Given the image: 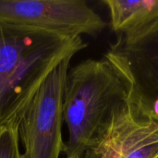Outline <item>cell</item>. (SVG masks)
Instances as JSON below:
<instances>
[{"label": "cell", "mask_w": 158, "mask_h": 158, "mask_svg": "<svg viewBox=\"0 0 158 158\" xmlns=\"http://www.w3.org/2000/svg\"><path fill=\"white\" fill-rule=\"evenodd\" d=\"M65 158H81V157H78V156H71V157H65Z\"/></svg>", "instance_id": "9"}, {"label": "cell", "mask_w": 158, "mask_h": 158, "mask_svg": "<svg viewBox=\"0 0 158 158\" xmlns=\"http://www.w3.org/2000/svg\"><path fill=\"white\" fill-rule=\"evenodd\" d=\"M83 158H158V121L128 99Z\"/></svg>", "instance_id": "6"}, {"label": "cell", "mask_w": 158, "mask_h": 158, "mask_svg": "<svg viewBox=\"0 0 158 158\" xmlns=\"http://www.w3.org/2000/svg\"><path fill=\"white\" fill-rule=\"evenodd\" d=\"M105 58L123 81L131 105L158 121V19L118 35Z\"/></svg>", "instance_id": "3"}, {"label": "cell", "mask_w": 158, "mask_h": 158, "mask_svg": "<svg viewBox=\"0 0 158 158\" xmlns=\"http://www.w3.org/2000/svg\"><path fill=\"white\" fill-rule=\"evenodd\" d=\"M111 26L118 35L138 31L158 19V0H105Z\"/></svg>", "instance_id": "7"}, {"label": "cell", "mask_w": 158, "mask_h": 158, "mask_svg": "<svg viewBox=\"0 0 158 158\" xmlns=\"http://www.w3.org/2000/svg\"><path fill=\"white\" fill-rule=\"evenodd\" d=\"M127 102L125 84L105 57L87 59L69 69L63 105L69 130L66 157L83 158Z\"/></svg>", "instance_id": "2"}, {"label": "cell", "mask_w": 158, "mask_h": 158, "mask_svg": "<svg viewBox=\"0 0 158 158\" xmlns=\"http://www.w3.org/2000/svg\"><path fill=\"white\" fill-rule=\"evenodd\" d=\"M0 20L63 36H95L106 27L82 0H0Z\"/></svg>", "instance_id": "5"}, {"label": "cell", "mask_w": 158, "mask_h": 158, "mask_svg": "<svg viewBox=\"0 0 158 158\" xmlns=\"http://www.w3.org/2000/svg\"><path fill=\"white\" fill-rule=\"evenodd\" d=\"M0 158H23L19 152L18 123L0 129Z\"/></svg>", "instance_id": "8"}, {"label": "cell", "mask_w": 158, "mask_h": 158, "mask_svg": "<svg viewBox=\"0 0 158 158\" xmlns=\"http://www.w3.org/2000/svg\"><path fill=\"white\" fill-rule=\"evenodd\" d=\"M71 58H65L50 72L18 120L23 158H59L64 152L63 105Z\"/></svg>", "instance_id": "4"}, {"label": "cell", "mask_w": 158, "mask_h": 158, "mask_svg": "<svg viewBox=\"0 0 158 158\" xmlns=\"http://www.w3.org/2000/svg\"><path fill=\"white\" fill-rule=\"evenodd\" d=\"M86 46L81 36L0 20V129L18 123L50 72Z\"/></svg>", "instance_id": "1"}]
</instances>
